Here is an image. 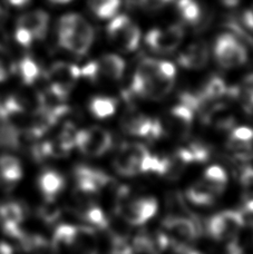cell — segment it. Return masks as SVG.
Segmentation results:
<instances>
[{
    "label": "cell",
    "mask_w": 253,
    "mask_h": 254,
    "mask_svg": "<svg viewBox=\"0 0 253 254\" xmlns=\"http://www.w3.org/2000/svg\"><path fill=\"white\" fill-rule=\"evenodd\" d=\"M62 214L61 207L57 205L56 199H45L38 210V215L44 222L48 224L55 223Z\"/></svg>",
    "instance_id": "cell-29"
},
{
    "label": "cell",
    "mask_w": 253,
    "mask_h": 254,
    "mask_svg": "<svg viewBox=\"0 0 253 254\" xmlns=\"http://www.w3.org/2000/svg\"><path fill=\"white\" fill-rule=\"evenodd\" d=\"M76 234V226L69 224H62L55 230L52 240V250L58 254L70 252Z\"/></svg>",
    "instance_id": "cell-20"
},
{
    "label": "cell",
    "mask_w": 253,
    "mask_h": 254,
    "mask_svg": "<svg viewBox=\"0 0 253 254\" xmlns=\"http://www.w3.org/2000/svg\"><path fill=\"white\" fill-rule=\"evenodd\" d=\"M49 1H52L54 3H67V2H70L71 0H49Z\"/></svg>",
    "instance_id": "cell-40"
},
{
    "label": "cell",
    "mask_w": 253,
    "mask_h": 254,
    "mask_svg": "<svg viewBox=\"0 0 253 254\" xmlns=\"http://www.w3.org/2000/svg\"><path fill=\"white\" fill-rule=\"evenodd\" d=\"M107 35L111 42L125 53L134 52L141 40L139 28L126 15L114 17L107 26Z\"/></svg>",
    "instance_id": "cell-5"
},
{
    "label": "cell",
    "mask_w": 253,
    "mask_h": 254,
    "mask_svg": "<svg viewBox=\"0 0 253 254\" xmlns=\"http://www.w3.org/2000/svg\"><path fill=\"white\" fill-rule=\"evenodd\" d=\"M246 220L245 214L240 211L228 210L220 212L207 221V232L216 241L233 242L240 233Z\"/></svg>",
    "instance_id": "cell-3"
},
{
    "label": "cell",
    "mask_w": 253,
    "mask_h": 254,
    "mask_svg": "<svg viewBox=\"0 0 253 254\" xmlns=\"http://www.w3.org/2000/svg\"><path fill=\"white\" fill-rule=\"evenodd\" d=\"M90 10L101 19L115 17L121 7V0H89Z\"/></svg>",
    "instance_id": "cell-26"
},
{
    "label": "cell",
    "mask_w": 253,
    "mask_h": 254,
    "mask_svg": "<svg viewBox=\"0 0 253 254\" xmlns=\"http://www.w3.org/2000/svg\"><path fill=\"white\" fill-rule=\"evenodd\" d=\"M176 68L166 61H159L155 69L146 76L133 78L130 89L139 97L159 101L171 93L174 87Z\"/></svg>",
    "instance_id": "cell-2"
},
{
    "label": "cell",
    "mask_w": 253,
    "mask_h": 254,
    "mask_svg": "<svg viewBox=\"0 0 253 254\" xmlns=\"http://www.w3.org/2000/svg\"><path fill=\"white\" fill-rule=\"evenodd\" d=\"M18 243L22 250L29 254H44L52 249L51 243L38 234L25 233Z\"/></svg>",
    "instance_id": "cell-25"
},
{
    "label": "cell",
    "mask_w": 253,
    "mask_h": 254,
    "mask_svg": "<svg viewBox=\"0 0 253 254\" xmlns=\"http://www.w3.org/2000/svg\"><path fill=\"white\" fill-rule=\"evenodd\" d=\"M242 213H248V214H253V194L245 193L242 199Z\"/></svg>",
    "instance_id": "cell-35"
},
{
    "label": "cell",
    "mask_w": 253,
    "mask_h": 254,
    "mask_svg": "<svg viewBox=\"0 0 253 254\" xmlns=\"http://www.w3.org/2000/svg\"><path fill=\"white\" fill-rule=\"evenodd\" d=\"M2 17H3V10H2V8L0 7V20L2 19Z\"/></svg>",
    "instance_id": "cell-41"
},
{
    "label": "cell",
    "mask_w": 253,
    "mask_h": 254,
    "mask_svg": "<svg viewBox=\"0 0 253 254\" xmlns=\"http://www.w3.org/2000/svg\"><path fill=\"white\" fill-rule=\"evenodd\" d=\"M69 254H99L96 231L90 226H76Z\"/></svg>",
    "instance_id": "cell-17"
},
{
    "label": "cell",
    "mask_w": 253,
    "mask_h": 254,
    "mask_svg": "<svg viewBox=\"0 0 253 254\" xmlns=\"http://www.w3.org/2000/svg\"><path fill=\"white\" fill-rule=\"evenodd\" d=\"M151 153L144 145L139 143H126L117 152L114 167L122 176H135L144 173V166Z\"/></svg>",
    "instance_id": "cell-4"
},
{
    "label": "cell",
    "mask_w": 253,
    "mask_h": 254,
    "mask_svg": "<svg viewBox=\"0 0 253 254\" xmlns=\"http://www.w3.org/2000/svg\"><path fill=\"white\" fill-rule=\"evenodd\" d=\"M171 0H139L141 7L146 11H157L163 9Z\"/></svg>",
    "instance_id": "cell-33"
},
{
    "label": "cell",
    "mask_w": 253,
    "mask_h": 254,
    "mask_svg": "<svg viewBox=\"0 0 253 254\" xmlns=\"http://www.w3.org/2000/svg\"><path fill=\"white\" fill-rule=\"evenodd\" d=\"M24 171L20 161L12 155H0V190L9 192L22 179Z\"/></svg>",
    "instance_id": "cell-14"
},
{
    "label": "cell",
    "mask_w": 253,
    "mask_h": 254,
    "mask_svg": "<svg viewBox=\"0 0 253 254\" xmlns=\"http://www.w3.org/2000/svg\"><path fill=\"white\" fill-rule=\"evenodd\" d=\"M159 203L154 197H138L125 201L122 203L119 208V214L128 224L139 226L147 223L148 221L155 216Z\"/></svg>",
    "instance_id": "cell-10"
},
{
    "label": "cell",
    "mask_w": 253,
    "mask_h": 254,
    "mask_svg": "<svg viewBox=\"0 0 253 254\" xmlns=\"http://www.w3.org/2000/svg\"><path fill=\"white\" fill-rule=\"evenodd\" d=\"M38 189L44 199H56L65 189V179L57 171L46 170L39 175Z\"/></svg>",
    "instance_id": "cell-18"
},
{
    "label": "cell",
    "mask_w": 253,
    "mask_h": 254,
    "mask_svg": "<svg viewBox=\"0 0 253 254\" xmlns=\"http://www.w3.org/2000/svg\"><path fill=\"white\" fill-rule=\"evenodd\" d=\"M49 16L44 10L26 12L17 21V27L26 30L35 39H43L47 34Z\"/></svg>",
    "instance_id": "cell-15"
},
{
    "label": "cell",
    "mask_w": 253,
    "mask_h": 254,
    "mask_svg": "<svg viewBox=\"0 0 253 254\" xmlns=\"http://www.w3.org/2000/svg\"><path fill=\"white\" fill-rule=\"evenodd\" d=\"M194 112L191 107L180 103L179 105L172 107L168 113L163 126L164 133H168L175 138H185L190 134L194 121Z\"/></svg>",
    "instance_id": "cell-13"
},
{
    "label": "cell",
    "mask_w": 253,
    "mask_h": 254,
    "mask_svg": "<svg viewBox=\"0 0 253 254\" xmlns=\"http://www.w3.org/2000/svg\"><path fill=\"white\" fill-rule=\"evenodd\" d=\"M0 254H13V249L8 243L0 242Z\"/></svg>",
    "instance_id": "cell-38"
},
{
    "label": "cell",
    "mask_w": 253,
    "mask_h": 254,
    "mask_svg": "<svg viewBox=\"0 0 253 254\" xmlns=\"http://www.w3.org/2000/svg\"><path fill=\"white\" fill-rule=\"evenodd\" d=\"M178 10L189 24H195L201 18V7L196 0H178Z\"/></svg>",
    "instance_id": "cell-28"
},
{
    "label": "cell",
    "mask_w": 253,
    "mask_h": 254,
    "mask_svg": "<svg viewBox=\"0 0 253 254\" xmlns=\"http://www.w3.org/2000/svg\"><path fill=\"white\" fill-rule=\"evenodd\" d=\"M58 42L66 51L84 56L93 45L94 29L83 16L66 13L58 22Z\"/></svg>",
    "instance_id": "cell-1"
},
{
    "label": "cell",
    "mask_w": 253,
    "mask_h": 254,
    "mask_svg": "<svg viewBox=\"0 0 253 254\" xmlns=\"http://www.w3.org/2000/svg\"><path fill=\"white\" fill-rule=\"evenodd\" d=\"M209 62V47L203 42L193 43L179 56V64L187 69H201Z\"/></svg>",
    "instance_id": "cell-16"
},
{
    "label": "cell",
    "mask_w": 253,
    "mask_h": 254,
    "mask_svg": "<svg viewBox=\"0 0 253 254\" xmlns=\"http://www.w3.org/2000/svg\"><path fill=\"white\" fill-rule=\"evenodd\" d=\"M202 180L209 185L216 196H220L227 188L228 174L221 166L212 165L205 170Z\"/></svg>",
    "instance_id": "cell-23"
},
{
    "label": "cell",
    "mask_w": 253,
    "mask_h": 254,
    "mask_svg": "<svg viewBox=\"0 0 253 254\" xmlns=\"http://www.w3.org/2000/svg\"><path fill=\"white\" fill-rule=\"evenodd\" d=\"M121 126L126 134L148 140L159 139L164 134L163 126L159 120H153L142 113H128L122 119Z\"/></svg>",
    "instance_id": "cell-8"
},
{
    "label": "cell",
    "mask_w": 253,
    "mask_h": 254,
    "mask_svg": "<svg viewBox=\"0 0 253 254\" xmlns=\"http://www.w3.org/2000/svg\"><path fill=\"white\" fill-rule=\"evenodd\" d=\"M214 56L224 68H236L242 66L248 60V53L242 43L232 34L220 35L214 45Z\"/></svg>",
    "instance_id": "cell-7"
},
{
    "label": "cell",
    "mask_w": 253,
    "mask_h": 254,
    "mask_svg": "<svg viewBox=\"0 0 253 254\" xmlns=\"http://www.w3.org/2000/svg\"><path fill=\"white\" fill-rule=\"evenodd\" d=\"M230 142L241 143V144H249L253 142V129L250 127L241 126L238 128H234L231 134L229 136Z\"/></svg>",
    "instance_id": "cell-31"
},
{
    "label": "cell",
    "mask_w": 253,
    "mask_h": 254,
    "mask_svg": "<svg viewBox=\"0 0 253 254\" xmlns=\"http://www.w3.org/2000/svg\"><path fill=\"white\" fill-rule=\"evenodd\" d=\"M164 233L168 235L171 244L188 246L200 234L197 222L185 216L170 215L163 221Z\"/></svg>",
    "instance_id": "cell-11"
},
{
    "label": "cell",
    "mask_w": 253,
    "mask_h": 254,
    "mask_svg": "<svg viewBox=\"0 0 253 254\" xmlns=\"http://www.w3.org/2000/svg\"><path fill=\"white\" fill-rule=\"evenodd\" d=\"M25 206L19 202L0 203V225H21L25 220Z\"/></svg>",
    "instance_id": "cell-21"
},
{
    "label": "cell",
    "mask_w": 253,
    "mask_h": 254,
    "mask_svg": "<svg viewBox=\"0 0 253 254\" xmlns=\"http://www.w3.org/2000/svg\"><path fill=\"white\" fill-rule=\"evenodd\" d=\"M97 71V79L99 77L117 80L124 74L125 62L120 56L114 54L104 55L97 62H95Z\"/></svg>",
    "instance_id": "cell-19"
},
{
    "label": "cell",
    "mask_w": 253,
    "mask_h": 254,
    "mask_svg": "<svg viewBox=\"0 0 253 254\" xmlns=\"http://www.w3.org/2000/svg\"><path fill=\"white\" fill-rule=\"evenodd\" d=\"M243 22H245L248 28L253 30V6L243 13Z\"/></svg>",
    "instance_id": "cell-36"
},
{
    "label": "cell",
    "mask_w": 253,
    "mask_h": 254,
    "mask_svg": "<svg viewBox=\"0 0 253 254\" xmlns=\"http://www.w3.org/2000/svg\"><path fill=\"white\" fill-rule=\"evenodd\" d=\"M18 70H19V75L22 83L28 86L35 84L40 75V69L37 63L29 57L22 58L19 62Z\"/></svg>",
    "instance_id": "cell-27"
},
{
    "label": "cell",
    "mask_w": 253,
    "mask_h": 254,
    "mask_svg": "<svg viewBox=\"0 0 253 254\" xmlns=\"http://www.w3.org/2000/svg\"><path fill=\"white\" fill-rule=\"evenodd\" d=\"M49 88L67 98L80 77V68L68 63H55L46 74Z\"/></svg>",
    "instance_id": "cell-9"
},
{
    "label": "cell",
    "mask_w": 253,
    "mask_h": 254,
    "mask_svg": "<svg viewBox=\"0 0 253 254\" xmlns=\"http://www.w3.org/2000/svg\"><path fill=\"white\" fill-rule=\"evenodd\" d=\"M117 110L116 99L108 96L93 97L89 102V111L94 117L98 120H105L115 114Z\"/></svg>",
    "instance_id": "cell-24"
},
{
    "label": "cell",
    "mask_w": 253,
    "mask_h": 254,
    "mask_svg": "<svg viewBox=\"0 0 253 254\" xmlns=\"http://www.w3.org/2000/svg\"><path fill=\"white\" fill-rule=\"evenodd\" d=\"M29 1L30 0H7V2L13 7H22L28 3Z\"/></svg>",
    "instance_id": "cell-39"
},
{
    "label": "cell",
    "mask_w": 253,
    "mask_h": 254,
    "mask_svg": "<svg viewBox=\"0 0 253 254\" xmlns=\"http://www.w3.org/2000/svg\"><path fill=\"white\" fill-rule=\"evenodd\" d=\"M15 38L17 40V43L21 45L22 47H29L34 42L33 36H31L29 33H27L26 30L19 28V27H16Z\"/></svg>",
    "instance_id": "cell-34"
},
{
    "label": "cell",
    "mask_w": 253,
    "mask_h": 254,
    "mask_svg": "<svg viewBox=\"0 0 253 254\" xmlns=\"http://www.w3.org/2000/svg\"><path fill=\"white\" fill-rule=\"evenodd\" d=\"M187 197L191 203L195 205H210L218 197L213 190L202 179L193 183L187 190Z\"/></svg>",
    "instance_id": "cell-22"
},
{
    "label": "cell",
    "mask_w": 253,
    "mask_h": 254,
    "mask_svg": "<svg viewBox=\"0 0 253 254\" xmlns=\"http://www.w3.org/2000/svg\"><path fill=\"white\" fill-rule=\"evenodd\" d=\"M239 180H240L242 188L245 190V193L253 194V167H243L240 172Z\"/></svg>",
    "instance_id": "cell-32"
},
{
    "label": "cell",
    "mask_w": 253,
    "mask_h": 254,
    "mask_svg": "<svg viewBox=\"0 0 253 254\" xmlns=\"http://www.w3.org/2000/svg\"><path fill=\"white\" fill-rule=\"evenodd\" d=\"M184 37V29L180 25H172L168 28H155L147 33L146 45L157 53H171L180 46Z\"/></svg>",
    "instance_id": "cell-12"
},
{
    "label": "cell",
    "mask_w": 253,
    "mask_h": 254,
    "mask_svg": "<svg viewBox=\"0 0 253 254\" xmlns=\"http://www.w3.org/2000/svg\"><path fill=\"white\" fill-rule=\"evenodd\" d=\"M13 70H15V64L7 49L0 45V81L6 80L9 74H11Z\"/></svg>",
    "instance_id": "cell-30"
},
{
    "label": "cell",
    "mask_w": 253,
    "mask_h": 254,
    "mask_svg": "<svg viewBox=\"0 0 253 254\" xmlns=\"http://www.w3.org/2000/svg\"><path fill=\"white\" fill-rule=\"evenodd\" d=\"M113 138L108 130L102 127H90L87 129L77 130L76 144L84 155L89 157L102 156L112 147Z\"/></svg>",
    "instance_id": "cell-6"
},
{
    "label": "cell",
    "mask_w": 253,
    "mask_h": 254,
    "mask_svg": "<svg viewBox=\"0 0 253 254\" xmlns=\"http://www.w3.org/2000/svg\"><path fill=\"white\" fill-rule=\"evenodd\" d=\"M227 254H246L243 252L242 248L239 246L237 241L228 243V249H227Z\"/></svg>",
    "instance_id": "cell-37"
}]
</instances>
